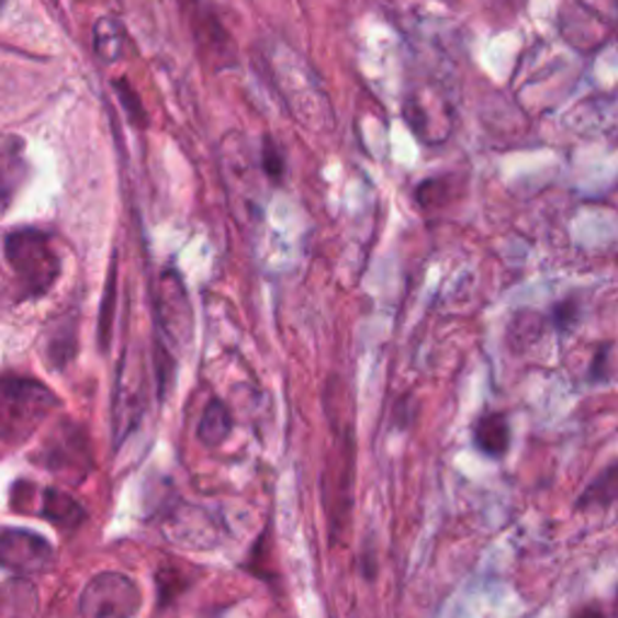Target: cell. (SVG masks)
I'll list each match as a JSON object with an SVG mask.
<instances>
[{"label": "cell", "instance_id": "cell-1", "mask_svg": "<svg viewBox=\"0 0 618 618\" xmlns=\"http://www.w3.org/2000/svg\"><path fill=\"white\" fill-rule=\"evenodd\" d=\"M58 406L56 394L32 378H0V442L20 445L36 432Z\"/></svg>", "mask_w": 618, "mask_h": 618}, {"label": "cell", "instance_id": "cell-2", "mask_svg": "<svg viewBox=\"0 0 618 618\" xmlns=\"http://www.w3.org/2000/svg\"><path fill=\"white\" fill-rule=\"evenodd\" d=\"M5 261L18 276L20 285L30 297H42L52 290L60 273L58 254L40 229H15L5 237Z\"/></svg>", "mask_w": 618, "mask_h": 618}, {"label": "cell", "instance_id": "cell-3", "mask_svg": "<svg viewBox=\"0 0 618 618\" xmlns=\"http://www.w3.org/2000/svg\"><path fill=\"white\" fill-rule=\"evenodd\" d=\"M141 609V592L131 577L100 573L85 585L80 595L82 618H133Z\"/></svg>", "mask_w": 618, "mask_h": 618}, {"label": "cell", "instance_id": "cell-4", "mask_svg": "<svg viewBox=\"0 0 618 618\" xmlns=\"http://www.w3.org/2000/svg\"><path fill=\"white\" fill-rule=\"evenodd\" d=\"M145 408V368L143 360L133 350H126L121 358L116 390H114V440L121 442L138 426Z\"/></svg>", "mask_w": 618, "mask_h": 618}, {"label": "cell", "instance_id": "cell-5", "mask_svg": "<svg viewBox=\"0 0 618 618\" xmlns=\"http://www.w3.org/2000/svg\"><path fill=\"white\" fill-rule=\"evenodd\" d=\"M54 563V549L30 529L0 527V568L20 577L44 573Z\"/></svg>", "mask_w": 618, "mask_h": 618}, {"label": "cell", "instance_id": "cell-6", "mask_svg": "<svg viewBox=\"0 0 618 618\" xmlns=\"http://www.w3.org/2000/svg\"><path fill=\"white\" fill-rule=\"evenodd\" d=\"M27 177L24 145L20 138H0V213L10 209Z\"/></svg>", "mask_w": 618, "mask_h": 618}, {"label": "cell", "instance_id": "cell-7", "mask_svg": "<svg viewBox=\"0 0 618 618\" xmlns=\"http://www.w3.org/2000/svg\"><path fill=\"white\" fill-rule=\"evenodd\" d=\"M40 609L36 587L24 577L0 583V618H34Z\"/></svg>", "mask_w": 618, "mask_h": 618}, {"label": "cell", "instance_id": "cell-8", "mask_svg": "<svg viewBox=\"0 0 618 618\" xmlns=\"http://www.w3.org/2000/svg\"><path fill=\"white\" fill-rule=\"evenodd\" d=\"M476 445L486 454H505L507 447H510V426H507V420L498 414L481 418L476 426Z\"/></svg>", "mask_w": 618, "mask_h": 618}, {"label": "cell", "instance_id": "cell-9", "mask_svg": "<svg viewBox=\"0 0 618 618\" xmlns=\"http://www.w3.org/2000/svg\"><path fill=\"white\" fill-rule=\"evenodd\" d=\"M229 430H233V416L223 402H211L209 408L203 411L201 426H199V438L205 445H221Z\"/></svg>", "mask_w": 618, "mask_h": 618}, {"label": "cell", "instance_id": "cell-10", "mask_svg": "<svg viewBox=\"0 0 618 618\" xmlns=\"http://www.w3.org/2000/svg\"><path fill=\"white\" fill-rule=\"evenodd\" d=\"M44 517L52 519L56 525H78L82 519L80 505L66 493L48 491L44 495Z\"/></svg>", "mask_w": 618, "mask_h": 618}, {"label": "cell", "instance_id": "cell-11", "mask_svg": "<svg viewBox=\"0 0 618 618\" xmlns=\"http://www.w3.org/2000/svg\"><path fill=\"white\" fill-rule=\"evenodd\" d=\"M121 48H124V36L121 27L114 20H100L94 24V52L106 60L121 58Z\"/></svg>", "mask_w": 618, "mask_h": 618}, {"label": "cell", "instance_id": "cell-12", "mask_svg": "<svg viewBox=\"0 0 618 618\" xmlns=\"http://www.w3.org/2000/svg\"><path fill=\"white\" fill-rule=\"evenodd\" d=\"M618 501V464L609 467L604 474L580 498V507L587 505H609Z\"/></svg>", "mask_w": 618, "mask_h": 618}, {"label": "cell", "instance_id": "cell-13", "mask_svg": "<svg viewBox=\"0 0 618 618\" xmlns=\"http://www.w3.org/2000/svg\"><path fill=\"white\" fill-rule=\"evenodd\" d=\"M261 162H263L266 175H269L271 179H281L283 177V155H281V150H278L271 141H266V145H263Z\"/></svg>", "mask_w": 618, "mask_h": 618}, {"label": "cell", "instance_id": "cell-14", "mask_svg": "<svg viewBox=\"0 0 618 618\" xmlns=\"http://www.w3.org/2000/svg\"><path fill=\"white\" fill-rule=\"evenodd\" d=\"M575 317H577V307H575V302H571V300L563 302V305H559L553 312V319H555V324L561 326V329H568V326L575 322Z\"/></svg>", "mask_w": 618, "mask_h": 618}, {"label": "cell", "instance_id": "cell-15", "mask_svg": "<svg viewBox=\"0 0 618 618\" xmlns=\"http://www.w3.org/2000/svg\"><path fill=\"white\" fill-rule=\"evenodd\" d=\"M573 618H604V614L597 607H585V609H580Z\"/></svg>", "mask_w": 618, "mask_h": 618}, {"label": "cell", "instance_id": "cell-16", "mask_svg": "<svg viewBox=\"0 0 618 618\" xmlns=\"http://www.w3.org/2000/svg\"><path fill=\"white\" fill-rule=\"evenodd\" d=\"M8 3V0H0V10H3V5Z\"/></svg>", "mask_w": 618, "mask_h": 618}]
</instances>
